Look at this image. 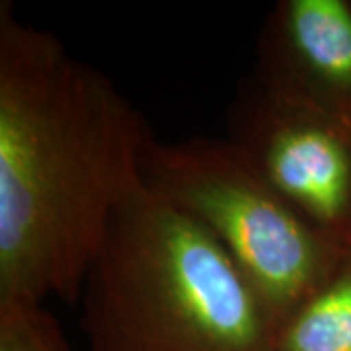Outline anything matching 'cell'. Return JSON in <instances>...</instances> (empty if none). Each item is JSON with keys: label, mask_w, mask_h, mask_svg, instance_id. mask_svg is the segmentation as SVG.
I'll use <instances>...</instances> for the list:
<instances>
[{"label": "cell", "mask_w": 351, "mask_h": 351, "mask_svg": "<svg viewBox=\"0 0 351 351\" xmlns=\"http://www.w3.org/2000/svg\"><path fill=\"white\" fill-rule=\"evenodd\" d=\"M271 351H351V248L277 324Z\"/></svg>", "instance_id": "8992f818"}, {"label": "cell", "mask_w": 351, "mask_h": 351, "mask_svg": "<svg viewBox=\"0 0 351 351\" xmlns=\"http://www.w3.org/2000/svg\"><path fill=\"white\" fill-rule=\"evenodd\" d=\"M250 80L351 119V0H279L260 29Z\"/></svg>", "instance_id": "5b68a950"}, {"label": "cell", "mask_w": 351, "mask_h": 351, "mask_svg": "<svg viewBox=\"0 0 351 351\" xmlns=\"http://www.w3.org/2000/svg\"><path fill=\"white\" fill-rule=\"evenodd\" d=\"M0 351H75L45 302L0 301Z\"/></svg>", "instance_id": "52a82bcc"}, {"label": "cell", "mask_w": 351, "mask_h": 351, "mask_svg": "<svg viewBox=\"0 0 351 351\" xmlns=\"http://www.w3.org/2000/svg\"><path fill=\"white\" fill-rule=\"evenodd\" d=\"M154 138L110 76L0 2V301L80 299Z\"/></svg>", "instance_id": "6da1fadb"}, {"label": "cell", "mask_w": 351, "mask_h": 351, "mask_svg": "<svg viewBox=\"0 0 351 351\" xmlns=\"http://www.w3.org/2000/svg\"><path fill=\"white\" fill-rule=\"evenodd\" d=\"M143 180L217 240L276 328L348 252L302 219L228 138H154Z\"/></svg>", "instance_id": "3957f363"}, {"label": "cell", "mask_w": 351, "mask_h": 351, "mask_svg": "<svg viewBox=\"0 0 351 351\" xmlns=\"http://www.w3.org/2000/svg\"><path fill=\"white\" fill-rule=\"evenodd\" d=\"M86 351H271L274 320L217 240L147 186L82 287Z\"/></svg>", "instance_id": "7a4b0ae2"}, {"label": "cell", "mask_w": 351, "mask_h": 351, "mask_svg": "<svg viewBox=\"0 0 351 351\" xmlns=\"http://www.w3.org/2000/svg\"><path fill=\"white\" fill-rule=\"evenodd\" d=\"M228 141L289 205L351 248V119L267 94L246 80L228 108Z\"/></svg>", "instance_id": "277c9868"}]
</instances>
